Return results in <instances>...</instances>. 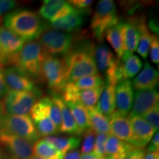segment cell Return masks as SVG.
I'll return each instance as SVG.
<instances>
[{"mask_svg":"<svg viewBox=\"0 0 159 159\" xmlns=\"http://www.w3.org/2000/svg\"><path fill=\"white\" fill-rule=\"evenodd\" d=\"M94 43L85 42L71 47L63 60L66 67V84L84 77L98 74L94 57Z\"/></svg>","mask_w":159,"mask_h":159,"instance_id":"6da1fadb","label":"cell"},{"mask_svg":"<svg viewBox=\"0 0 159 159\" xmlns=\"http://www.w3.org/2000/svg\"><path fill=\"white\" fill-rule=\"evenodd\" d=\"M5 27L19 35L24 41H35L46 30L40 16L28 9H17L4 18Z\"/></svg>","mask_w":159,"mask_h":159,"instance_id":"7a4b0ae2","label":"cell"},{"mask_svg":"<svg viewBox=\"0 0 159 159\" xmlns=\"http://www.w3.org/2000/svg\"><path fill=\"white\" fill-rule=\"evenodd\" d=\"M45 54L39 41L27 42L18 55L14 66L33 81H43L41 63Z\"/></svg>","mask_w":159,"mask_h":159,"instance_id":"3957f363","label":"cell"},{"mask_svg":"<svg viewBox=\"0 0 159 159\" xmlns=\"http://www.w3.org/2000/svg\"><path fill=\"white\" fill-rule=\"evenodd\" d=\"M119 22L115 2L101 0L97 3L91 21L92 34L99 42H102L105 33L110 27Z\"/></svg>","mask_w":159,"mask_h":159,"instance_id":"277c9868","label":"cell"},{"mask_svg":"<svg viewBox=\"0 0 159 159\" xmlns=\"http://www.w3.org/2000/svg\"><path fill=\"white\" fill-rule=\"evenodd\" d=\"M0 131L20 137L32 144L40 139L33 119L29 115L2 114L0 116Z\"/></svg>","mask_w":159,"mask_h":159,"instance_id":"5b68a950","label":"cell"},{"mask_svg":"<svg viewBox=\"0 0 159 159\" xmlns=\"http://www.w3.org/2000/svg\"><path fill=\"white\" fill-rule=\"evenodd\" d=\"M41 72L52 94H57L66 85L64 61L58 57L46 53L41 63Z\"/></svg>","mask_w":159,"mask_h":159,"instance_id":"8992f818","label":"cell"},{"mask_svg":"<svg viewBox=\"0 0 159 159\" xmlns=\"http://www.w3.org/2000/svg\"><path fill=\"white\" fill-rule=\"evenodd\" d=\"M39 97L38 94L30 91H9L2 99L3 114L29 115Z\"/></svg>","mask_w":159,"mask_h":159,"instance_id":"52a82bcc","label":"cell"},{"mask_svg":"<svg viewBox=\"0 0 159 159\" xmlns=\"http://www.w3.org/2000/svg\"><path fill=\"white\" fill-rule=\"evenodd\" d=\"M39 43L47 54L52 56L65 55L72 46L73 36L70 33L49 29L39 38Z\"/></svg>","mask_w":159,"mask_h":159,"instance_id":"ba28073f","label":"cell"},{"mask_svg":"<svg viewBox=\"0 0 159 159\" xmlns=\"http://www.w3.org/2000/svg\"><path fill=\"white\" fill-rule=\"evenodd\" d=\"M25 41L14 33L2 27L0 29V66H14Z\"/></svg>","mask_w":159,"mask_h":159,"instance_id":"9c48e42d","label":"cell"},{"mask_svg":"<svg viewBox=\"0 0 159 159\" xmlns=\"http://www.w3.org/2000/svg\"><path fill=\"white\" fill-rule=\"evenodd\" d=\"M0 146L7 152V159H30L33 157V144L14 135L0 131Z\"/></svg>","mask_w":159,"mask_h":159,"instance_id":"30bf717a","label":"cell"},{"mask_svg":"<svg viewBox=\"0 0 159 159\" xmlns=\"http://www.w3.org/2000/svg\"><path fill=\"white\" fill-rule=\"evenodd\" d=\"M6 86L9 91H30L40 96L41 92L34 81L15 66H10L3 69Z\"/></svg>","mask_w":159,"mask_h":159,"instance_id":"8fae6325","label":"cell"},{"mask_svg":"<svg viewBox=\"0 0 159 159\" xmlns=\"http://www.w3.org/2000/svg\"><path fill=\"white\" fill-rule=\"evenodd\" d=\"M129 120L134 134V146L136 148L144 149L156 134V129L142 116H129Z\"/></svg>","mask_w":159,"mask_h":159,"instance_id":"7c38bea8","label":"cell"},{"mask_svg":"<svg viewBox=\"0 0 159 159\" xmlns=\"http://www.w3.org/2000/svg\"><path fill=\"white\" fill-rule=\"evenodd\" d=\"M159 94L156 89L136 91L129 116H142L158 104Z\"/></svg>","mask_w":159,"mask_h":159,"instance_id":"4fadbf2b","label":"cell"},{"mask_svg":"<svg viewBox=\"0 0 159 159\" xmlns=\"http://www.w3.org/2000/svg\"><path fill=\"white\" fill-rule=\"evenodd\" d=\"M75 8L63 0H45L40 7L39 16L47 21L52 22L70 14Z\"/></svg>","mask_w":159,"mask_h":159,"instance_id":"5bb4252c","label":"cell"},{"mask_svg":"<svg viewBox=\"0 0 159 159\" xmlns=\"http://www.w3.org/2000/svg\"><path fill=\"white\" fill-rule=\"evenodd\" d=\"M108 118L111 134L123 142L134 145V134L129 120V115L121 114L115 111Z\"/></svg>","mask_w":159,"mask_h":159,"instance_id":"9a60e30c","label":"cell"},{"mask_svg":"<svg viewBox=\"0 0 159 159\" xmlns=\"http://www.w3.org/2000/svg\"><path fill=\"white\" fill-rule=\"evenodd\" d=\"M134 93L133 85L129 80H124L117 83L115 88V105L119 114L129 115L134 102Z\"/></svg>","mask_w":159,"mask_h":159,"instance_id":"2e32d148","label":"cell"},{"mask_svg":"<svg viewBox=\"0 0 159 159\" xmlns=\"http://www.w3.org/2000/svg\"><path fill=\"white\" fill-rule=\"evenodd\" d=\"M90 13V10H77L70 14L52 21L50 27L64 33H72L80 30L85 22V16Z\"/></svg>","mask_w":159,"mask_h":159,"instance_id":"e0dca14e","label":"cell"},{"mask_svg":"<svg viewBox=\"0 0 159 159\" xmlns=\"http://www.w3.org/2000/svg\"><path fill=\"white\" fill-rule=\"evenodd\" d=\"M122 33L124 55L121 60H123L136 52L138 46L139 34L136 24L133 18L129 21L122 22Z\"/></svg>","mask_w":159,"mask_h":159,"instance_id":"ac0fdd59","label":"cell"},{"mask_svg":"<svg viewBox=\"0 0 159 159\" xmlns=\"http://www.w3.org/2000/svg\"><path fill=\"white\" fill-rule=\"evenodd\" d=\"M136 91L154 89L158 84V71L148 62H146L138 76L131 83Z\"/></svg>","mask_w":159,"mask_h":159,"instance_id":"d6986e66","label":"cell"},{"mask_svg":"<svg viewBox=\"0 0 159 159\" xmlns=\"http://www.w3.org/2000/svg\"><path fill=\"white\" fill-rule=\"evenodd\" d=\"M54 95L55 99H56L57 103H58L60 108L61 110V125L59 129V133H63L65 134L75 135V136H78L80 135L78 129V127L76 124L74 117L71 114L70 109L67 106L61 96L58 95V94H52Z\"/></svg>","mask_w":159,"mask_h":159,"instance_id":"ffe728a7","label":"cell"},{"mask_svg":"<svg viewBox=\"0 0 159 159\" xmlns=\"http://www.w3.org/2000/svg\"><path fill=\"white\" fill-rule=\"evenodd\" d=\"M116 85L112 83L105 82L104 89L95 108L99 113L108 117L116 111V105H115Z\"/></svg>","mask_w":159,"mask_h":159,"instance_id":"44dd1931","label":"cell"},{"mask_svg":"<svg viewBox=\"0 0 159 159\" xmlns=\"http://www.w3.org/2000/svg\"><path fill=\"white\" fill-rule=\"evenodd\" d=\"M134 148H136L133 144L109 134L105 144V153L106 156L112 157L114 159H122Z\"/></svg>","mask_w":159,"mask_h":159,"instance_id":"7402d4cb","label":"cell"},{"mask_svg":"<svg viewBox=\"0 0 159 159\" xmlns=\"http://www.w3.org/2000/svg\"><path fill=\"white\" fill-rule=\"evenodd\" d=\"M94 57L98 71L104 73L114 64L117 60L108 46L102 43L95 47Z\"/></svg>","mask_w":159,"mask_h":159,"instance_id":"603a6c76","label":"cell"},{"mask_svg":"<svg viewBox=\"0 0 159 159\" xmlns=\"http://www.w3.org/2000/svg\"><path fill=\"white\" fill-rule=\"evenodd\" d=\"M134 19L136 24L139 34V43L136 51L140 55V56H142L144 59H146L148 56L149 50H150L152 35H151L148 27H147L144 18Z\"/></svg>","mask_w":159,"mask_h":159,"instance_id":"cb8c5ba5","label":"cell"},{"mask_svg":"<svg viewBox=\"0 0 159 159\" xmlns=\"http://www.w3.org/2000/svg\"><path fill=\"white\" fill-rule=\"evenodd\" d=\"M43 139L51 144L63 155L71 150H76L81 142L80 138L75 136L68 137L49 136L44 137Z\"/></svg>","mask_w":159,"mask_h":159,"instance_id":"d4e9b609","label":"cell"},{"mask_svg":"<svg viewBox=\"0 0 159 159\" xmlns=\"http://www.w3.org/2000/svg\"><path fill=\"white\" fill-rule=\"evenodd\" d=\"M122 21H119L117 25L113 26L105 32V37L110 43L117 55V58L121 60L124 55V45L122 33Z\"/></svg>","mask_w":159,"mask_h":159,"instance_id":"484cf974","label":"cell"},{"mask_svg":"<svg viewBox=\"0 0 159 159\" xmlns=\"http://www.w3.org/2000/svg\"><path fill=\"white\" fill-rule=\"evenodd\" d=\"M104 85L94 89L78 90L77 97V103L83 105L88 111L96 108L100 95L102 94Z\"/></svg>","mask_w":159,"mask_h":159,"instance_id":"4316f807","label":"cell"},{"mask_svg":"<svg viewBox=\"0 0 159 159\" xmlns=\"http://www.w3.org/2000/svg\"><path fill=\"white\" fill-rule=\"evenodd\" d=\"M74 117L78 127L80 134H83L85 131L91 129L88 110L79 103L66 102Z\"/></svg>","mask_w":159,"mask_h":159,"instance_id":"83f0119b","label":"cell"},{"mask_svg":"<svg viewBox=\"0 0 159 159\" xmlns=\"http://www.w3.org/2000/svg\"><path fill=\"white\" fill-rule=\"evenodd\" d=\"M91 128L98 134H111L110 121L108 116L99 113L96 108L88 111Z\"/></svg>","mask_w":159,"mask_h":159,"instance_id":"f1b7e54d","label":"cell"},{"mask_svg":"<svg viewBox=\"0 0 159 159\" xmlns=\"http://www.w3.org/2000/svg\"><path fill=\"white\" fill-rule=\"evenodd\" d=\"M33 154L42 159H62L63 155L44 139H39L33 146Z\"/></svg>","mask_w":159,"mask_h":159,"instance_id":"f546056e","label":"cell"},{"mask_svg":"<svg viewBox=\"0 0 159 159\" xmlns=\"http://www.w3.org/2000/svg\"><path fill=\"white\" fill-rule=\"evenodd\" d=\"M125 80H129L136 76L142 68V62L138 56L130 55L126 58L121 60Z\"/></svg>","mask_w":159,"mask_h":159,"instance_id":"4dcf8cb0","label":"cell"},{"mask_svg":"<svg viewBox=\"0 0 159 159\" xmlns=\"http://www.w3.org/2000/svg\"><path fill=\"white\" fill-rule=\"evenodd\" d=\"M71 83L75 88L78 90H84V89L97 88V87L104 85L105 84V80L104 77L100 74H97L84 77Z\"/></svg>","mask_w":159,"mask_h":159,"instance_id":"1f68e13d","label":"cell"},{"mask_svg":"<svg viewBox=\"0 0 159 159\" xmlns=\"http://www.w3.org/2000/svg\"><path fill=\"white\" fill-rule=\"evenodd\" d=\"M48 114L49 117L52 121V122L54 123L59 131L60 127H61V120H62L61 110L54 95H52V97H49L48 104Z\"/></svg>","mask_w":159,"mask_h":159,"instance_id":"d6a6232c","label":"cell"},{"mask_svg":"<svg viewBox=\"0 0 159 159\" xmlns=\"http://www.w3.org/2000/svg\"><path fill=\"white\" fill-rule=\"evenodd\" d=\"M95 134L96 133L91 128L84 133V139L81 144V152L83 155L91 152V151L94 150L95 137H96Z\"/></svg>","mask_w":159,"mask_h":159,"instance_id":"836d02e7","label":"cell"},{"mask_svg":"<svg viewBox=\"0 0 159 159\" xmlns=\"http://www.w3.org/2000/svg\"><path fill=\"white\" fill-rule=\"evenodd\" d=\"M109 134H98L95 137V143L94 148V152L99 158L106 156L105 153V144L107 138Z\"/></svg>","mask_w":159,"mask_h":159,"instance_id":"e575fe53","label":"cell"},{"mask_svg":"<svg viewBox=\"0 0 159 159\" xmlns=\"http://www.w3.org/2000/svg\"><path fill=\"white\" fill-rule=\"evenodd\" d=\"M142 117L146 122L152 125L156 130H158L159 127V105L145 113Z\"/></svg>","mask_w":159,"mask_h":159,"instance_id":"d590c367","label":"cell"},{"mask_svg":"<svg viewBox=\"0 0 159 159\" xmlns=\"http://www.w3.org/2000/svg\"><path fill=\"white\" fill-rule=\"evenodd\" d=\"M150 60L155 64H158L159 61V41L156 35H152L150 43Z\"/></svg>","mask_w":159,"mask_h":159,"instance_id":"8d00e7d4","label":"cell"},{"mask_svg":"<svg viewBox=\"0 0 159 159\" xmlns=\"http://www.w3.org/2000/svg\"><path fill=\"white\" fill-rule=\"evenodd\" d=\"M67 2L77 10H87L94 2L91 0H69Z\"/></svg>","mask_w":159,"mask_h":159,"instance_id":"74e56055","label":"cell"},{"mask_svg":"<svg viewBox=\"0 0 159 159\" xmlns=\"http://www.w3.org/2000/svg\"><path fill=\"white\" fill-rule=\"evenodd\" d=\"M16 2L13 0H0V16L13 9Z\"/></svg>","mask_w":159,"mask_h":159,"instance_id":"f35d334b","label":"cell"},{"mask_svg":"<svg viewBox=\"0 0 159 159\" xmlns=\"http://www.w3.org/2000/svg\"><path fill=\"white\" fill-rule=\"evenodd\" d=\"M145 150L144 149L134 148L132 151L125 156L122 159H144L145 155Z\"/></svg>","mask_w":159,"mask_h":159,"instance_id":"ab89813d","label":"cell"},{"mask_svg":"<svg viewBox=\"0 0 159 159\" xmlns=\"http://www.w3.org/2000/svg\"><path fill=\"white\" fill-rule=\"evenodd\" d=\"M7 92H8V89L5 84L3 68L0 66V100L5 97Z\"/></svg>","mask_w":159,"mask_h":159,"instance_id":"60d3db41","label":"cell"},{"mask_svg":"<svg viewBox=\"0 0 159 159\" xmlns=\"http://www.w3.org/2000/svg\"><path fill=\"white\" fill-rule=\"evenodd\" d=\"M159 149V134L157 132L150 140L148 148V152H157Z\"/></svg>","mask_w":159,"mask_h":159,"instance_id":"b9f144b4","label":"cell"},{"mask_svg":"<svg viewBox=\"0 0 159 159\" xmlns=\"http://www.w3.org/2000/svg\"><path fill=\"white\" fill-rule=\"evenodd\" d=\"M81 154L78 150H73L63 155L62 159H80Z\"/></svg>","mask_w":159,"mask_h":159,"instance_id":"7bdbcfd3","label":"cell"},{"mask_svg":"<svg viewBox=\"0 0 159 159\" xmlns=\"http://www.w3.org/2000/svg\"><path fill=\"white\" fill-rule=\"evenodd\" d=\"M144 159H159V152H145Z\"/></svg>","mask_w":159,"mask_h":159,"instance_id":"ee69618b","label":"cell"},{"mask_svg":"<svg viewBox=\"0 0 159 159\" xmlns=\"http://www.w3.org/2000/svg\"><path fill=\"white\" fill-rule=\"evenodd\" d=\"M80 159H99V158L94 154V152H91L87 154H83L80 157Z\"/></svg>","mask_w":159,"mask_h":159,"instance_id":"f6af8a7d","label":"cell"},{"mask_svg":"<svg viewBox=\"0 0 159 159\" xmlns=\"http://www.w3.org/2000/svg\"><path fill=\"white\" fill-rule=\"evenodd\" d=\"M99 159H114V158H113L112 157H111V156H105L104 157H102V158H100Z\"/></svg>","mask_w":159,"mask_h":159,"instance_id":"bcb514c9","label":"cell"},{"mask_svg":"<svg viewBox=\"0 0 159 159\" xmlns=\"http://www.w3.org/2000/svg\"><path fill=\"white\" fill-rule=\"evenodd\" d=\"M3 114V111H2V103L0 102V116Z\"/></svg>","mask_w":159,"mask_h":159,"instance_id":"7dc6e473","label":"cell"},{"mask_svg":"<svg viewBox=\"0 0 159 159\" xmlns=\"http://www.w3.org/2000/svg\"><path fill=\"white\" fill-rule=\"evenodd\" d=\"M2 150L1 146H0V159H2Z\"/></svg>","mask_w":159,"mask_h":159,"instance_id":"c3c4849f","label":"cell"},{"mask_svg":"<svg viewBox=\"0 0 159 159\" xmlns=\"http://www.w3.org/2000/svg\"><path fill=\"white\" fill-rule=\"evenodd\" d=\"M2 21H3V19L0 16V29L2 27Z\"/></svg>","mask_w":159,"mask_h":159,"instance_id":"681fc988","label":"cell"},{"mask_svg":"<svg viewBox=\"0 0 159 159\" xmlns=\"http://www.w3.org/2000/svg\"><path fill=\"white\" fill-rule=\"evenodd\" d=\"M30 159H42V158H39V157H37V156H33V157H32V158H30Z\"/></svg>","mask_w":159,"mask_h":159,"instance_id":"f907efd6","label":"cell"}]
</instances>
